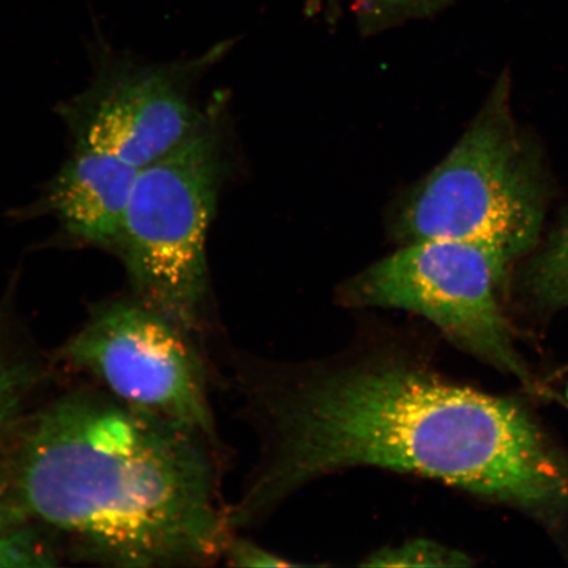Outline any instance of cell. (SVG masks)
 I'll use <instances>...</instances> for the list:
<instances>
[{"mask_svg": "<svg viewBox=\"0 0 568 568\" xmlns=\"http://www.w3.org/2000/svg\"><path fill=\"white\" fill-rule=\"evenodd\" d=\"M23 516L18 506H7V504L0 503V532L12 527L13 524L20 523Z\"/></svg>", "mask_w": 568, "mask_h": 568, "instance_id": "15", "label": "cell"}, {"mask_svg": "<svg viewBox=\"0 0 568 568\" xmlns=\"http://www.w3.org/2000/svg\"><path fill=\"white\" fill-rule=\"evenodd\" d=\"M57 565L52 548L20 523L0 532V568H36Z\"/></svg>", "mask_w": 568, "mask_h": 568, "instance_id": "11", "label": "cell"}, {"mask_svg": "<svg viewBox=\"0 0 568 568\" xmlns=\"http://www.w3.org/2000/svg\"><path fill=\"white\" fill-rule=\"evenodd\" d=\"M123 406L213 439L207 378L193 335L136 301L99 307L61 352Z\"/></svg>", "mask_w": 568, "mask_h": 568, "instance_id": "6", "label": "cell"}, {"mask_svg": "<svg viewBox=\"0 0 568 568\" xmlns=\"http://www.w3.org/2000/svg\"><path fill=\"white\" fill-rule=\"evenodd\" d=\"M230 564L239 567H296L300 566L283 557L260 548L246 539H230L224 550Z\"/></svg>", "mask_w": 568, "mask_h": 568, "instance_id": "14", "label": "cell"}, {"mask_svg": "<svg viewBox=\"0 0 568 568\" xmlns=\"http://www.w3.org/2000/svg\"><path fill=\"white\" fill-rule=\"evenodd\" d=\"M568 286V215L554 231L527 272L529 294L546 307L558 308Z\"/></svg>", "mask_w": 568, "mask_h": 568, "instance_id": "9", "label": "cell"}, {"mask_svg": "<svg viewBox=\"0 0 568 568\" xmlns=\"http://www.w3.org/2000/svg\"><path fill=\"white\" fill-rule=\"evenodd\" d=\"M139 172L112 155L75 149L48 189L49 209L73 236L118 247Z\"/></svg>", "mask_w": 568, "mask_h": 568, "instance_id": "8", "label": "cell"}, {"mask_svg": "<svg viewBox=\"0 0 568 568\" xmlns=\"http://www.w3.org/2000/svg\"><path fill=\"white\" fill-rule=\"evenodd\" d=\"M75 149L142 169L189 136L199 120L176 84L160 71L112 65L63 105Z\"/></svg>", "mask_w": 568, "mask_h": 568, "instance_id": "7", "label": "cell"}, {"mask_svg": "<svg viewBox=\"0 0 568 568\" xmlns=\"http://www.w3.org/2000/svg\"><path fill=\"white\" fill-rule=\"evenodd\" d=\"M545 213L541 169L517 130L504 77L464 136L410 194L395 232L402 244L467 241L514 264L537 246Z\"/></svg>", "mask_w": 568, "mask_h": 568, "instance_id": "3", "label": "cell"}, {"mask_svg": "<svg viewBox=\"0 0 568 568\" xmlns=\"http://www.w3.org/2000/svg\"><path fill=\"white\" fill-rule=\"evenodd\" d=\"M474 560L465 552L446 548L429 539H415L406 544L376 550L362 566L367 567H467Z\"/></svg>", "mask_w": 568, "mask_h": 568, "instance_id": "10", "label": "cell"}, {"mask_svg": "<svg viewBox=\"0 0 568 568\" xmlns=\"http://www.w3.org/2000/svg\"><path fill=\"white\" fill-rule=\"evenodd\" d=\"M211 443L106 394H70L20 444L18 507L106 564H210L232 528Z\"/></svg>", "mask_w": 568, "mask_h": 568, "instance_id": "2", "label": "cell"}, {"mask_svg": "<svg viewBox=\"0 0 568 568\" xmlns=\"http://www.w3.org/2000/svg\"><path fill=\"white\" fill-rule=\"evenodd\" d=\"M310 2H318V0H310Z\"/></svg>", "mask_w": 568, "mask_h": 568, "instance_id": "17", "label": "cell"}, {"mask_svg": "<svg viewBox=\"0 0 568 568\" xmlns=\"http://www.w3.org/2000/svg\"><path fill=\"white\" fill-rule=\"evenodd\" d=\"M257 387L266 433L252 489L266 506L353 467L420 475L509 506H568V467L517 403L376 354Z\"/></svg>", "mask_w": 568, "mask_h": 568, "instance_id": "1", "label": "cell"}, {"mask_svg": "<svg viewBox=\"0 0 568 568\" xmlns=\"http://www.w3.org/2000/svg\"><path fill=\"white\" fill-rule=\"evenodd\" d=\"M565 305H568V286L565 290V293L562 294V296H560V300H559V303H558V308L559 307H565Z\"/></svg>", "mask_w": 568, "mask_h": 568, "instance_id": "16", "label": "cell"}, {"mask_svg": "<svg viewBox=\"0 0 568 568\" xmlns=\"http://www.w3.org/2000/svg\"><path fill=\"white\" fill-rule=\"evenodd\" d=\"M354 10L368 20H394L429 11L444 0H347Z\"/></svg>", "mask_w": 568, "mask_h": 568, "instance_id": "13", "label": "cell"}, {"mask_svg": "<svg viewBox=\"0 0 568 568\" xmlns=\"http://www.w3.org/2000/svg\"><path fill=\"white\" fill-rule=\"evenodd\" d=\"M566 394H567V400H568V387H567Z\"/></svg>", "mask_w": 568, "mask_h": 568, "instance_id": "18", "label": "cell"}, {"mask_svg": "<svg viewBox=\"0 0 568 568\" xmlns=\"http://www.w3.org/2000/svg\"><path fill=\"white\" fill-rule=\"evenodd\" d=\"M510 264L494 248L467 241H415L355 275L339 297L349 307L422 316L462 349L529 385L499 297Z\"/></svg>", "mask_w": 568, "mask_h": 568, "instance_id": "5", "label": "cell"}, {"mask_svg": "<svg viewBox=\"0 0 568 568\" xmlns=\"http://www.w3.org/2000/svg\"><path fill=\"white\" fill-rule=\"evenodd\" d=\"M32 375L28 368L13 361L0 346V446L11 423L30 390ZM2 464H0V481H2Z\"/></svg>", "mask_w": 568, "mask_h": 568, "instance_id": "12", "label": "cell"}, {"mask_svg": "<svg viewBox=\"0 0 568 568\" xmlns=\"http://www.w3.org/2000/svg\"><path fill=\"white\" fill-rule=\"evenodd\" d=\"M219 174L216 134L199 122L173 151L140 169L118 245L138 300L190 335L204 320Z\"/></svg>", "mask_w": 568, "mask_h": 568, "instance_id": "4", "label": "cell"}]
</instances>
